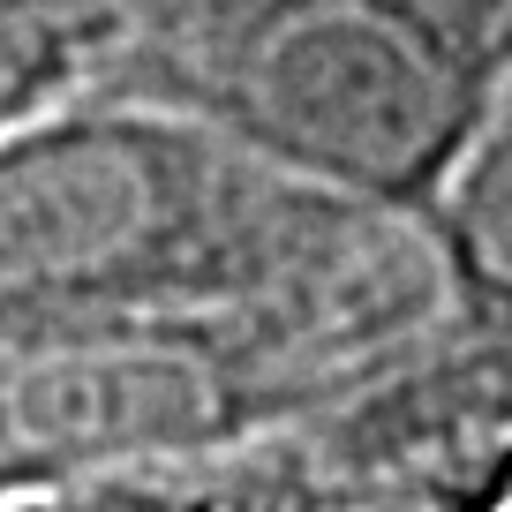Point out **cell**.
Returning a JSON list of instances; mask_svg holds the SVG:
<instances>
[{"instance_id":"obj_1","label":"cell","mask_w":512,"mask_h":512,"mask_svg":"<svg viewBox=\"0 0 512 512\" xmlns=\"http://www.w3.org/2000/svg\"><path fill=\"white\" fill-rule=\"evenodd\" d=\"M407 272H437L415 211L294 181L174 106L76 83L0 128V339Z\"/></svg>"},{"instance_id":"obj_2","label":"cell","mask_w":512,"mask_h":512,"mask_svg":"<svg viewBox=\"0 0 512 512\" xmlns=\"http://www.w3.org/2000/svg\"><path fill=\"white\" fill-rule=\"evenodd\" d=\"M505 61L512 0H121L83 83L422 219Z\"/></svg>"},{"instance_id":"obj_3","label":"cell","mask_w":512,"mask_h":512,"mask_svg":"<svg viewBox=\"0 0 512 512\" xmlns=\"http://www.w3.org/2000/svg\"><path fill=\"white\" fill-rule=\"evenodd\" d=\"M181 482L196 512H505L512 324L452 309L347 400L181 467Z\"/></svg>"},{"instance_id":"obj_4","label":"cell","mask_w":512,"mask_h":512,"mask_svg":"<svg viewBox=\"0 0 512 512\" xmlns=\"http://www.w3.org/2000/svg\"><path fill=\"white\" fill-rule=\"evenodd\" d=\"M422 226L437 241L452 302L512 324V61L497 68L482 121L467 128L460 159L422 204Z\"/></svg>"},{"instance_id":"obj_5","label":"cell","mask_w":512,"mask_h":512,"mask_svg":"<svg viewBox=\"0 0 512 512\" xmlns=\"http://www.w3.org/2000/svg\"><path fill=\"white\" fill-rule=\"evenodd\" d=\"M121 0H0V128L91 76Z\"/></svg>"},{"instance_id":"obj_6","label":"cell","mask_w":512,"mask_h":512,"mask_svg":"<svg viewBox=\"0 0 512 512\" xmlns=\"http://www.w3.org/2000/svg\"><path fill=\"white\" fill-rule=\"evenodd\" d=\"M0 512H196L181 475H76V482H8Z\"/></svg>"},{"instance_id":"obj_7","label":"cell","mask_w":512,"mask_h":512,"mask_svg":"<svg viewBox=\"0 0 512 512\" xmlns=\"http://www.w3.org/2000/svg\"><path fill=\"white\" fill-rule=\"evenodd\" d=\"M8 482H23V475H16V467H0V490H8Z\"/></svg>"},{"instance_id":"obj_8","label":"cell","mask_w":512,"mask_h":512,"mask_svg":"<svg viewBox=\"0 0 512 512\" xmlns=\"http://www.w3.org/2000/svg\"><path fill=\"white\" fill-rule=\"evenodd\" d=\"M505 512H512V505H505Z\"/></svg>"}]
</instances>
